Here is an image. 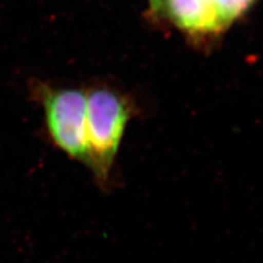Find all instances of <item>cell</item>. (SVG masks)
<instances>
[{
    "label": "cell",
    "instance_id": "cell-2",
    "mask_svg": "<svg viewBox=\"0 0 263 263\" xmlns=\"http://www.w3.org/2000/svg\"><path fill=\"white\" fill-rule=\"evenodd\" d=\"M31 91L42 106L53 144L69 158L89 168L86 89L55 87L35 80Z\"/></svg>",
    "mask_w": 263,
    "mask_h": 263
},
{
    "label": "cell",
    "instance_id": "cell-1",
    "mask_svg": "<svg viewBox=\"0 0 263 263\" xmlns=\"http://www.w3.org/2000/svg\"><path fill=\"white\" fill-rule=\"evenodd\" d=\"M89 170L97 184L110 185L120 146L129 121L137 114L133 98L108 84L86 89Z\"/></svg>",
    "mask_w": 263,
    "mask_h": 263
},
{
    "label": "cell",
    "instance_id": "cell-3",
    "mask_svg": "<svg viewBox=\"0 0 263 263\" xmlns=\"http://www.w3.org/2000/svg\"><path fill=\"white\" fill-rule=\"evenodd\" d=\"M164 3H166V0H149L151 10H152L155 14L161 15L162 9H163V6H164Z\"/></svg>",
    "mask_w": 263,
    "mask_h": 263
}]
</instances>
